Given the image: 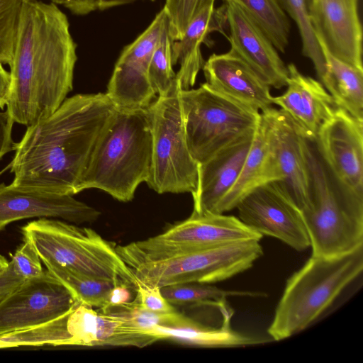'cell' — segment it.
<instances>
[{
  "label": "cell",
  "instance_id": "836d02e7",
  "mask_svg": "<svg viewBox=\"0 0 363 363\" xmlns=\"http://www.w3.org/2000/svg\"><path fill=\"white\" fill-rule=\"evenodd\" d=\"M214 3L215 0H166L163 8L167 15L172 41L180 39L189 23L204 8Z\"/></svg>",
  "mask_w": 363,
  "mask_h": 363
},
{
  "label": "cell",
  "instance_id": "60d3db41",
  "mask_svg": "<svg viewBox=\"0 0 363 363\" xmlns=\"http://www.w3.org/2000/svg\"><path fill=\"white\" fill-rule=\"evenodd\" d=\"M0 62V110L7 106L11 92V77Z\"/></svg>",
  "mask_w": 363,
  "mask_h": 363
},
{
  "label": "cell",
  "instance_id": "4316f807",
  "mask_svg": "<svg viewBox=\"0 0 363 363\" xmlns=\"http://www.w3.org/2000/svg\"><path fill=\"white\" fill-rule=\"evenodd\" d=\"M166 300L172 305H203L218 310L227 305V299L233 296L254 298L266 297L262 291L224 290L209 284L180 283L160 288Z\"/></svg>",
  "mask_w": 363,
  "mask_h": 363
},
{
  "label": "cell",
  "instance_id": "b9f144b4",
  "mask_svg": "<svg viewBox=\"0 0 363 363\" xmlns=\"http://www.w3.org/2000/svg\"><path fill=\"white\" fill-rule=\"evenodd\" d=\"M135 1L138 0H96V6L97 9L100 11H104L116 6L130 4Z\"/></svg>",
  "mask_w": 363,
  "mask_h": 363
},
{
  "label": "cell",
  "instance_id": "e0dca14e",
  "mask_svg": "<svg viewBox=\"0 0 363 363\" xmlns=\"http://www.w3.org/2000/svg\"><path fill=\"white\" fill-rule=\"evenodd\" d=\"M359 0H311L308 7L315 36L338 59L363 69Z\"/></svg>",
  "mask_w": 363,
  "mask_h": 363
},
{
  "label": "cell",
  "instance_id": "5b68a950",
  "mask_svg": "<svg viewBox=\"0 0 363 363\" xmlns=\"http://www.w3.org/2000/svg\"><path fill=\"white\" fill-rule=\"evenodd\" d=\"M24 238L33 244L45 266L134 287L131 269L116 252L114 242L95 230L60 220L40 218L22 228Z\"/></svg>",
  "mask_w": 363,
  "mask_h": 363
},
{
  "label": "cell",
  "instance_id": "8992f818",
  "mask_svg": "<svg viewBox=\"0 0 363 363\" xmlns=\"http://www.w3.org/2000/svg\"><path fill=\"white\" fill-rule=\"evenodd\" d=\"M311 198L301 210L312 255L334 257L363 245V198L342 189L308 149Z\"/></svg>",
  "mask_w": 363,
  "mask_h": 363
},
{
  "label": "cell",
  "instance_id": "9a60e30c",
  "mask_svg": "<svg viewBox=\"0 0 363 363\" xmlns=\"http://www.w3.org/2000/svg\"><path fill=\"white\" fill-rule=\"evenodd\" d=\"M101 213L72 195L11 184H0V231L8 224L30 218H54L74 224L95 222Z\"/></svg>",
  "mask_w": 363,
  "mask_h": 363
},
{
  "label": "cell",
  "instance_id": "2e32d148",
  "mask_svg": "<svg viewBox=\"0 0 363 363\" xmlns=\"http://www.w3.org/2000/svg\"><path fill=\"white\" fill-rule=\"evenodd\" d=\"M261 113L269 125L270 145L281 182L303 210L311 198L308 140L280 109L269 107Z\"/></svg>",
  "mask_w": 363,
  "mask_h": 363
},
{
  "label": "cell",
  "instance_id": "ba28073f",
  "mask_svg": "<svg viewBox=\"0 0 363 363\" xmlns=\"http://www.w3.org/2000/svg\"><path fill=\"white\" fill-rule=\"evenodd\" d=\"M177 78L170 89L147 107L152 131V166L146 184L158 194L195 192L199 164L186 142Z\"/></svg>",
  "mask_w": 363,
  "mask_h": 363
},
{
  "label": "cell",
  "instance_id": "6da1fadb",
  "mask_svg": "<svg viewBox=\"0 0 363 363\" xmlns=\"http://www.w3.org/2000/svg\"><path fill=\"white\" fill-rule=\"evenodd\" d=\"M117 107L106 93L66 98L27 126L11 162L13 186L74 195L94 148Z\"/></svg>",
  "mask_w": 363,
  "mask_h": 363
},
{
  "label": "cell",
  "instance_id": "4dcf8cb0",
  "mask_svg": "<svg viewBox=\"0 0 363 363\" xmlns=\"http://www.w3.org/2000/svg\"><path fill=\"white\" fill-rule=\"evenodd\" d=\"M284 6L296 23L301 40V52L313 65L320 79L325 72V62L321 49L312 27L306 0H283Z\"/></svg>",
  "mask_w": 363,
  "mask_h": 363
},
{
  "label": "cell",
  "instance_id": "30bf717a",
  "mask_svg": "<svg viewBox=\"0 0 363 363\" xmlns=\"http://www.w3.org/2000/svg\"><path fill=\"white\" fill-rule=\"evenodd\" d=\"M262 237L235 216L192 212L162 233L129 243V250L135 261L145 263L234 242L260 241Z\"/></svg>",
  "mask_w": 363,
  "mask_h": 363
},
{
  "label": "cell",
  "instance_id": "f546056e",
  "mask_svg": "<svg viewBox=\"0 0 363 363\" xmlns=\"http://www.w3.org/2000/svg\"><path fill=\"white\" fill-rule=\"evenodd\" d=\"M53 277L59 280L78 301L92 307L103 308L114 283L100 279L74 273L54 266H45Z\"/></svg>",
  "mask_w": 363,
  "mask_h": 363
},
{
  "label": "cell",
  "instance_id": "277c9868",
  "mask_svg": "<svg viewBox=\"0 0 363 363\" xmlns=\"http://www.w3.org/2000/svg\"><path fill=\"white\" fill-rule=\"evenodd\" d=\"M363 269V245L338 256L313 255L286 281L267 333L276 341L311 325Z\"/></svg>",
  "mask_w": 363,
  "mask_h": 363
},
{
  "label": "cell",
  "instance_id": "1f68e13d",
  "mask_svg": "<svg viewBox=\"0 0 363 363\" xmlns=\"http://www.w3.org/2000/svg\"><path fill=\"white\" fill-rule=\"evenodd\" d=\"M169 22L164 26L153 51L148 69V78L156 94H165L176 79L172 61V40L169 34Z\"/></svg>",
  "mask_w": 363,
  "mask_h": 363
},
{
  "label": "cell",
  "instance_id": "f1b7e54d",
  "mask_svg": "<svg viewBox=\"0 0 363 363\" xmlns=\"http://www.w3.org/2000/svg\"><path fill=\"white\" fill-rule=\"evenodd\" d=\"M100 313L123 320L129 324L147 330L160 325L170 328H195L203 324L175 311L170 313H157L142 307L134 298L129 303L109 306L98 310Z\"/></svg>",
  "mask_w": 363,
  "mask_h": 363
},
{
  "label": "cell",
  "instance_id": "d6a6232c",
  "mask_svg": "<svg viewBox=\"0 0 363 363\" xmlns=\"http://www.w3.org/2000/svg\"><path fill=\"white\" fill-rule=\"evenodd\" d=\"M23 0H0V62L11 65Z\"/></svg>",
  "mask_w": 363,
  "mask_h": 363
},
{
  "label": "cell",
  "instance_id": "8fae6325",
  "mask_svg": "<svg viewBox=\"0 0 363 363\" xmlns=\"http://www.w3.org/2000/svg\"><path fill=\"white\" fill-rule=\"evenodd\" d=\"M235 208L238 218L262 236L277 238L298 251L310 247L302 211L281 182L257 187Z\"/></svg>",
  "mask_w": 363,
  "mask_h": 363
},
{
  "label": "cell",
  "instance_id": "7c38bea8",
  "mask_svg": "<svg viewBox=\"0 0 363 363\" xmlns=\"http://www.w3.org/2000/svg\"><path fill=\"white\" fill-rule=\"evenodd\" d=\"M314 142L320 159L337 184L363 198V120L337 107L321 125Z\"/></svg>",
  "mask_w": 363,
  "mask_h": 363
},
{
  "label": "cell",
  "instance_id": "e575fe53",
  "mask_svg": "<svg viewBox=\"0 0 363 363\" xmlns=\"http://www.w3.org/2000/svg\"><path fill=\"white\" fill-rule=\"evenodd\" d=\"M9 263L15 274L24 281L38 277L45 272L37 251L26 238L11 256Z\"/></svg>",
  "mask_w": 363,
  "mask_h": 363
},
{
  "label": "cell",
  "instance_id": "44dd1931",
  "mask_svg": "<svg viewBox=\"0 0 363 363\" xmlns=\"http://www.w3.org/2000/svg\"><path fill=\"white\" fill-rule=\"evenodd\" d=\"M202 69L206 82L224 96L261 111L273 104L271 86L233 50L211 55Z\"/></svg>",
  "mask_w": 363,
  "mask_h": 363
},
{
  "label": "cell",
  "instance_id": "cb8c5ba5",
  "mask_svg": "<svg viewBox=\"0 0 363 363\" xmlns=\"http://www.w3.org/2000/svg\"><path fill=\"white\" fill-rule=\"evenodd\" d=\"M260 113L242 169L233 187L220 202L218 214L235 209L241 199L257 187L274 181L282 182L270 145L269 125L264 116Z\"/></svg>",
  "mask_w": 363,
  "mask_h": 363
},
{
  "label": "cell",
  "instance_id": "7402d4cb",
  "mask_svg": "<svg viewBox=\"0 0 363 363\" xmlns=\"http://www.w3.org/2000/svg\"><path fill=\"white\" fill-rule=\"evenodd\" d=\"M255 132L235 140L199 164L198 185L191 194L194 213H217L220 202L239 176Z\"/></svg>",
  "mask_w": 363,
  "mask_h": 363
},
{
  "label": "cell",
  "instance_id": "d4e9b609",
  "mask_svg": "<svg viewBox=\"0 0 363 363\" xmlns=\"http://www.w3.org/2000/svg\"><path fill=\"white\" fill-rule=\"evenodd\" d=\"M325 62L320 81L338 107L363 120V69L333 55L323 40L315 36Z\"/></svg>",
  "mask_w": 363,
  "mask_h": 363
},
{
  "label": "cell",
  "instance_id": "4fadbf2b",
  "mask_svg": "<svg viewBox=\"0 0 363 363\" xmlns=\"http://www.w3.org/2000/svg\"><path fill=\"white\" fill-rule=\"evenodd\" d=\"M72 294L48 271L23 281L0 301V333L52 321L76 303Z\"/></svg>",
  "mask_w": 363,
  "mask_h": 363
},
{
  "label": "cell",
  "instance_id": "ee69618b",
  "mask_svg": "<svg viewBox=\"0 0 363 363\" xmlns=\"http://www.w3.org/2000/svg\"><path fill=\"white\" fill-rule=\"evenodd\" d=\"M5 296H0V301Z\"/></svg>",
  "mask_w": 363,
  "mask_h": 363
},
{
  "label": "cell",
  "instance_id": "9c48e42d",
  "mask_svg": "<svg viewBox=\"0 0 363 363\" xmlns=\"http://www.w3.org/2000/svg\"><path fill=\"white\" fill-rule=\"evenodd\" d=\"M262 254L259 241L248 240L194 250L130 268L138 281L149 286L212 284L245 272Z\"/></svg>",
  "mask_w": 363,
  "mask_h": 363
},
{
  "label": "cell",
  "instance_id": "484cf974",
  "mask_svg": "<svg viewBox=\"0 0 363 363\" xmlns=\"http://www.w3.org/2000/svg\"><path fill=\"white\" fill-rule=\"evenodd\" d=\"M222 325L218 328L202 325L195 328H170L156 325L146 330L159 340L171 339L201 347H235L260 345L265 340L249 336L232 328L230 320L233 311L230 307L222 309Z\"/></svg>",
  "mask_w": 363,
  "mask_h": 363
},
{
  "label": "cell",
  "instance_id": "7a4b0ae2",
  "mask_svg": "<svg viewBox=\"0 0 363 363\" xmlns=\"http://www.w3.org/2000/svg\"><path fill=\"white\" fill-rule=\"evenodd\" d=\"M77 44L57 5L23 1L10 67L7 111L26 126L53 113L72 90Z\"/></svg>",
  "mask_w": 363,
  "mask_h": 363
},
{
  "label": "cell",
  "instance_id": "3957f363",
  "mask_svg": "<svg viewBox=\"0 0 363 363\" xmlns=\"http://www.w3.org/2000/svg\"><path fill=\"white\" fill-rule=\"evenodd\" d=\"M152 151L147 108H117L98 139L78 192L97 189L119 201H131L149 179Z\"/></svg>",
  "mask_w": 363,
  "mask_h": 363
},
{
  "label": "cell",
  "instance_id": "5bb4252c",
  "mask_svg": "<svg viewBox=\"0 0 363 363\" xmlns=\"http://www.w3.org/2000/svg\"><path fill=\"white\" fill-rule=\"evenodd\" d=\"M168 18L164 8L150 26L122 50L108 82L106 92L118 108H146L156 94L148 78L153 51Z\"/></svg>",
  "mask_w": 363,
  "mask_h": 363
},
{
  "label": "cell",
  "instance_id": "ac0fdd59",
  "mask_svg": "<svg viewBox=\"0 0 363 363\" xmlns=\"http://www.w3.org/2000/svg\"><path fill=\"white\" fill-rule=\"evenodd\" d=\"M226 6L228 40L233 50L270 86H286L288 69L278 50L254 20L233 0Z\"/></svg>",
  "mask_w": 363,
  "mask_h": 363
},
{
  "label": "cell",
  "instance_id": "f35d334b",
  "mask_svg": "<svg viewBox=\"0 0 363 363\" xmlns=\"http://www.w3.org/2000/svg\"><path fill=\"white\" fill-rule=\"evenodd\" d=\"M35 1V0H23ZM56 5H61L76 15H86L97 9L96 0H49Z\"/></svg>",
  "mask_w": 363,
  "mask_h": 363
},
{
  "label": "cell",
  "instance_id": "7bdbcfd3",
  "mask_svg": "<svg viewBox=\"0 0 363 363\" xmlns=\"http://www.w3.org/2000/svg\"><path fill=\"white\" fill-rule=\"evenodd\" d=\"M9 265V261L0 255V272L4 270Z\"/></svg>",
  "mask_w": 363,
  "mask_h": 363
},
{
  "label": "cell",
  "instance_id": "d590c367",
  "mask_svg": "<svg viewBox=\"0 0 363 363\" xmlns=\"http://www.w3.org/2000/svg\"><path fill=\"white\" fill-rule=\"evenodd\" d=\"M135 298L145 309L157 313H170L175 308L161 293L160 288L149 286L136 280Z\"/></svg>",
  "mask_w": 363,
  "mask_h": 363
},
{
  "label": "cell",
  "instance_id": "ab89813d",
  "mask_svg": "<svg viewBox=\"0 0 363 363\" xmlns=\"http://www.w3.org/2000/svg\"><path fill=\"white\" fill-rule=\"evenodd\" d=\"M23 281L15 274L9 261L7 267L0 272V296H6Z\"/></svg>",
  "mask_w": 363,
  "mask_h": 363
},
{
  "label": "cell",
  "instance_id": "8d00e7d4",
  "mask_svg": "<svg viewBox=\"0 0 363 363\" xmlns=\"http://www.w3.org/2000/svg\"><path fill=\"white\" fill-rule=\"evenodd\" d=\"M14 121L7 111H0V159L11 150H15L16 143L12 138V128Z\"/></svg>",
  "mask_w": 363,
  "mask_h": 363
},
{
  "label": "cell",
  "instance_id": "83f0119b",
  "mask_svg": "<svg viewBox=\"0 0 363 363\" xmlns=\"http://www.w3.org/2000/svg\"><path fill=\"white\" fill-rule=\"evenodd\" d=\"M233 1L254 20L275 48L285 52L289 42L291 25L279 0Z\"/></svg>",
  "mask_w": 363,
  "mask_h": 363
},
{
  "label": "cell",
  "instance_id": "d6986e66",
  "mask_svg": "<svg viewBox=\"0 0 363 363\" xmlns=\"http://www.w3.org/2000/svg\"><path fill=\"white\" fill-rule=\"evenodd\" d=\"M286 67L287 89L281 95L273 96L272 103L308 141H314L321 125L338 106L320 82L304 75L293 63Z\"/></svg>",
  "mask_w": 363,
  "mask_h": 363
},
{
  "label": "cell",
  "instance_id": "ffe728a7",
  "mask_svg": "<svg viewBox=\"0 0 363 363\" xmlns=\"http://www.w3.org/2000/svg\"><path fill=\"white\" fill-rule=\"evenodd\" d=\"M66 329L70 345L144 347L159 340L146 330L78 301L67 313Z\"/></svg>",
  "mask_w": 363,
  "mask_h": 363
},
{
  "label": "cell",
  "instance_id": "74e56055",
  "mask_svg": "<svg viewBox=\"0 0 363 363\" xmlns=\"http://www.w3.org/2000/svg\"><path fill=\"white\" fill-rule=\"evenodd\" d=\"M133 290L135 291V287L127 284H114L108 294L105 306H118L130 302L134 299L132 293Z\"/></svg>",
  "mask_w": 363,
  "mask_h": 363
},
{
  "label": "cell",
  "instance_id": "603a6c76",
  "mask_svg": "<svg viewBox=\"0 0 363 363\" xmlns=\"http://www.w3.org/2000/svg\"><path fill=\"white\" fill-rule=\"evenodd\" d=\"M227 25L226 6L215 8L214 4L204 8L188 25L182 37L172 41V61L173 66L179 64L176 74L182 89L192 87L198 73L202 69L204 60L201 45L207 43L206 39L212 32H219L226 38L225 27Z\"/></svg>",
  "mask_w": 363,
  "mask_h": 363
},
{
  "label": "cell",
  "instance_id": "52a82bcc",
  "mask_svg": "<svg viewBox=\"0 0 363 363\" xmlns=\"http://www.w3.org/2000/svg\"><path fill=\"white\" fill-rule=\"evenodd\" d=\"M189 152L200 164L235 140L255 132L261 113L234 101L206 82L180 92Z\"/></svg>",
  "mask_w": 363,
  "mask_h": 363
}]
</instances>
